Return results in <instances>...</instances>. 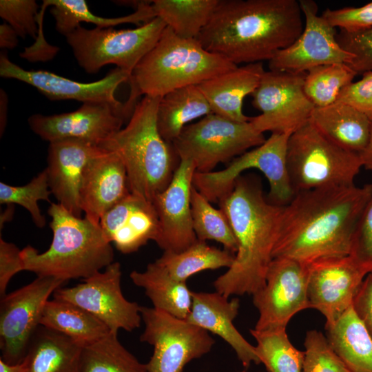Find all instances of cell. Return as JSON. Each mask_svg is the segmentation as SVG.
I'll list each match as a JSON object with an SVG mask.
<instances>
[{
	"instance_id": "obj_11",
	"label": "cell",
	"mask_w": 372,
	"mask_h": 372,
	"mask_svg": "<svg viewBox=\"0 0 372 372\" xmlns=\"http://www.w3.org/2000/svg\"><path fill=\"white\" fill-rule=\"evenodd\" d=\"M141 342L154 347L147 372H183L192 360L208 353L215 340L208 331L154 307H141Z\"/></svg>"
},
{
	"instance_id": "obj_25",
	"label": "cell",
	"mask_w": 372,
	"mask_h": 372,
	"mask_svg": "<svg viewBox=\"0 0 372 372\" xmlns=\"http://www.w3.org/2000/svg\"><path fill=\"white\" fill-rule=\"evenodd\" d=\"M265 72L262 62L248 63L198 85L212 113L238 121H249L242 111L244 99L257 88Z\"/></svg>"
},
{
	"instance_id": "obj_34",
	"label": "cell",
	"mask_w": 372,
	"mask_h": 372,
	"mask_svg": "<svg viewBox=\"0 0 372 372\" xmlns=\"http://www.w3.org/2000/svg\"><path fill=\"white\" fill-rule=\"evenodd\" d=\"M219 0H153L156 17L176 35L196 39L208 23Z\"/></svg>"
},
{
	"instance_id": "obj_7",
	"label": "cell",
	"mask_w": 372,
	"mask_h": 372,
	"mask_svg": "<svg viewBox=\"0 0 372 372\" xmlns=\"http://www.w3.org/2000/svg\"><path fill=\"white\" fill-rule=\"evenodd\" d=\"M287 159L296 193L355 184L362 167L358 153L332 142L309 122L289 136Z\"/></svg>"
},
{
	"instance_id": "obj_26",
	"label": "cell",
	"mask_w": 372,
	"mask_h": 372,
	"mask_svg": "<svg viewBox=\"0 0 372 372\" xmlns=\"http://www.w3.org/2000/svg\"><path fill=\"white\" fill-rule=\"evenodd\" d=\"M309 122L332 142L360 154L367 144L372 120L350 105L335 102L315 107Z\"/></svg>"
},
{
	"instance_id": "obj_48",
	"label": "cell",
	"mask_w": 372,
	"mask_h": 372,
	"mask_svg": "<svg viewBox=\"0 0 372 372\" xmlns=\"http://www.w3.org/2000/svg\"><path fill=\"white\" fill-rule=\"evenodd\" d=\"M19 37L16 31L6 22L0 25V47L3 49L12 50L19 43Z\"/></svg>"
},
{
	"instance_id": "obj_49",
	"label": "cell",
	"mask_w": 372,
	"mask_h": 372,
	"mask_svg": "<svg viewBox=\"0 0 372 372\" xmlns=\"http://www.w3.org/2000/svg\"><path fill=\"white\" fill-rule=\"evenodd\" d=\"M0 372H29V361L25 355L24 359L17 364H10L0 358Z\"/></svg>"
},
{
	"instance_id": "obj_6",
	"label": "cell",
	"mask_w": 372,
	"mask_h": 372,
	"mask_svg": "<svg viewBox=\"0 0 372 372\" xmlns=\"http://www.w3.org/2000/svg\"><path fill=\"white\" fill-rule=\"evenodd\" d=\"M161 98L144 96L126 126L99 145L120 157L131 193L151 202L169 185L180 163L172 143L162 138L157 127Z\"/></svg>"
},
{
	"instance_id": "obj_8",
	"label": "cell",
	"mask_w": 372,
	"mask_h": 372,
	"mask_svg": "<svg viewBox=\"0 0 372 372\" xmlns=\"http://www.w3.org/2000/svg\"><path fill=\"white\" fill-rule=\"evenodd\" d=\"M166 27L156 17L133 29H87L80 25L65 37L78 64L87 73H97L103 66L113 64L132 74Z\"/></svg>"
},
{
	"instance_id": "obj_42",
	"label": "cell",
	"mask_w": 372,
	"mask_h": 372,
	"mask_svg": "<svg viewBox=\"0 0 372 372\" xmlns=\"http://www.w3.org/2000/svg\"><path fill=\"white\" fill-rule=\"evenodd\" d=\"M336 39L344 50L353 55L347 65L357 74L372 70V28L355 32L340 30Z\"/></svg>"
},
{
	"instance_id": "obj_52",
	"label": "cell",
	"mask_w": 372,
	"mask_h": 372,
	"mask_svg": "<svg viewBox=\"0 0 372 372\" xmlns=\"http://www.w3.org/2000/svg\"><path fill=\"white\" fill-rule=\"evenodd\" d=\"M8 208L3 212V214H1V219H0V226H1V230L2 229L3 225L5 224L6 222H8V220H11L14 214V205H8Z\"/></svg>"
},
{
	"instance_id": "obj_15",
	"label": "cell",
	"mask_w": 372,
	"mask_h": 372,
	"mask_svg": "<svg viewBox=\"0 0 372 372\" xmlns=\"http://www.w3.org/2000/svg\"><path fill=\"white\" fill-rule=\"evenodd\" d=\"M307 290V264L287 258H273L265 286L252 295L259 313L254 329L287 328L293 316L310 308Z\"/></svg>"
},
{
	"instance_id": "obj_33",
	"label": "cell",
	"mask_w": 372,
	"mask_h": 372,
	"mask_svg": "<svg viewBox=\"0 0 372 372\" xmlns=\"http://www.w3.org/2000/svg\"><path fill=\"white\" fill-rule=\"evenodd\" d=\"M235 254L210 246L198 240L181 252L163 251L155 261L166 269L174 279L186 282L187 278L205 270L221 267L228 269L233 265Z\"/></svg>"
},
{
	"instance_id": "obj_41",
	"label": "cell",
	"mask_w": 372,
	"mask_h": 372,
	"mask_svg": "<svg viewBox=\"0 0 372 372\" xmlns=\"http://www.w3.org/2000/svg\"><path fill=\"white\" fill-rule=\"evenodd\" d=\"M39 6L34 0H1L0 16L23 39H36L41 30L37 21Z\"/></svg>"
},
{
	"instance_id": "obj_1",
	"label": "cell",
	"mask_w": 372,
	"mask_h": 372,
	"mask_svg": "<svg viewBox=\"0 0 372 372\" xmlns=\"http://www.w3.org/2000/svg\"><path fill=\"white\" fill-rule=\"evenodd\" d=\"M372 196V184L330 186L296 193L283 206L273 259L309 264L350 255L358 220Z\"/></svg>"
},
{
	"instance_id": "obj_50",
	"label": "cell",
	"mask_w": 372,
	"mask_h": 372,
	"mask_svg": "<svg viewBox=\"0 0 372 372\" xmlns=\"http://www.w3.org/2000/svg\"><path fill=\"white\" fill-rule=\"evenodd\" d=\"M362 167L372 171V122L369 140L365 148L359 154Z\"/></svg>"
},
{
	"instance_id": "obj_39",
	"label": "cell",
	"mask_w": 372,
	"mask_h": 372,
	"mask_svg": "<svg viewBox=\"0 0 372 372\" xmlns=\"http://www.w3.org/2000/svg\"><path fill=\"white\" fill-rule=\"evenodd\" d=\"M51 194L45 169L22 186L0 183V203L22 206L28 211L34 223L39 228L45 226V218L40 211L38 201L43 200L50 203Z\"/></svg>"
},
{
	"instance_id": "obj_30",
	"label": "cell",
	"mask_w": 372,
	"mask_h": 372,
	"mask_svg": "<svg viewBox=\"0 0 372 372\" xmlns=\"http://www.w3.org/2000/svg\"><path fill=\"white\" fill-rule=\"evenodd\" d=\"M43 3L51 6L50 12L55 20L56 30L64 37L74 32L81 22L91 23L102 28L123 23H133L138 27L156 17L152 1H138L135 12L114 18L93 14L85 0H44Z\"/></svg>"
},
{
	"instance_id": "obj_43",
	"label": "cell",
	"mask_w": 372,
	"mask_h": 372,
	"mask_svg": "<svg viewBox=\"0 0 372 372\" xmlns=\"http://www.w3.org/2000/svg\"><path fill=\"white\" fill-rule=\"evenodd\" d=\"M333 27L347 32L372 28V1L360 7L327 8L321 14Z\"/></svg>"
},
{
	"instance_id": "obj_37",
	"label": "cell",
	"mask_w": 372,
	"mask_h": 372,
	"mask_svg": "<svg viewBox=\"0 0 372 372\" xmlns=\"http://www.w3.org/2000/svg\"><path fill=\"white\" fill-rule=\"evenodd\" d=\"M190 204L193 229L197 239L215 240L221 243L225 249L236 254L237 240L223 211L214 208L194 185L191 189Z\"/></svg>"
},
{
	"instance_id": "obj_14",
	"label": "cell",
	"mask_w": 372,
	"mask_h": 372,
	"mask_svg": "<svg viewBox=\"0 0 372 372\" xmlns=\"http://www.w3.org/2000/svg\"><path fill=\"white\" fill-rule=\"evenodd\" d=\"M121 275V264L113 262L103 271L83 279V282L72 287H59L52 295L54 299L70 302L90 312L111 331H132L141 325V306L123 295Z\"/></svg>"
},
{
	"instance_id": "obj_35",
	"label": "cell",
	"mask_w": 372,
	"mask_h": 372,
	"mask_svg": "<svg viewBox=\"0 0 372 372\" xmlns=\"http://www.w3.org/2000/svg\"><path fill=\"white\" fill-rule=\"evenodd\" d=\"M118 333L108 335L83 347L78 372H147L141 363L118 339Z\"/></svg>"
},
{
	"instance_id": "obj_5",
	"label": "cell",
	"mask_w": 372,
	"mask_h": 372,
	"mask_svg": "<svg viewBox=\"0 0 372 372\" xmlns=\"http://www.w3.org/2000/svg\"><path fill=\"white\" fill-rule=\"evenodd\" d=\"M48 214L52 242L43 253L30 245L21 250L25 271L66 282L87 278L114 262L112 243L100 223L76 216L59 203H51Z\"/></svg>"
},
{
	"instance_id": "obj_44",
	"label": "cell",
	"mask_w": 372,
	"mask_h": 372,
	"mask_svg": "<svg viewBox=\"0 0 372 372\" xmlns=\"http://www.w3.org/2000/svg\"><path fill=\"white\" fill-rule=\"evenodd\" d=\"M350 256L372 272V196L355 229Z\"/></svg>"
},
{
	"instance_id": "obj_21",
	"label": "cell",
	"mask_w": 372,
	"mask_h": 372,
	"mask_svg": "<svg viewBox=\"0 0 372 372\" xmlns=\"http://www.w3.org/2000/svg\"><path fill=\"white\" fill-rule=\"evenodd\" d=\"M105 151L100 146L76 140L49 143L45 169L52 194L70 212L81 217L79 190L88 163Z\"/></svg>"
},
{
	"instance_id": "obj_19",
	"label": "cell",
	"mask_w": 372,
	"mask_h": 372,
	"mask_svg": "<svg viewBox=\"0 0 372 372\" xmlns=\"http://www.w3.org/2000/svg\"><path fill=\"white\" fill-rule=\"evenodd\" d=\"M121 112L107 103H83L76 110L53 115L35 114L28 118L32 132L49 143L76 140L99 146L121 129Z\"/></svg>"
},
{
	"instance_id": "obj_31",
	"label": "cell",
	"mask_w": 372,
	"mask_h": 372,
	"mask_svg": "<svg viewBox=\"0 0 372 372\" xmlns=\"http://www.w3.org/2000/svg\"><path fill=\"white\" fill-rule=\"evenodd\" d=\"M211 113L210 105L198 85L183 87L161 98L157 127L162 138L172 143L189 123Z\"/></svg>"
},
{
	"instance_id": "obj_28",
	"label": "cell",
	"mask_w": 372,
	"mask_h": 372,
	"mask_svg": "<svg viewBox=\"0 0 372 372\" xmlns=\"http://www.w3.org/2000/svg\"><path fill=\"white\" fill-rule=\"evenodd\" d=\"M130 277L135 285L144 289L154 308L180 319L187 318L191 310L192 291L186 282L172 278L156 261L148 264L143 271H132Z\"/></svg>"
},
{
	"instance_id": "obj_9",
	"label": "cell",
	"mask_w": 372,
	"mask_h": 372,
	"mask_svg": "<svg viewBox=\"0 0 372 372\" xmlns=\"http://www.w3.org/2000/svg\"><path fill=\"white\" fill-rule=\"evenodd\" d=\"M291 134L273 132L260 145L234 158L220 171L196 172L193 185L210 203L219 202L231 192L241 174L255 168L261 172L269 184L267 199L278 206H285L296 192L287 167V145Z\"/></svg>"
},
{
	"instance_id": "obj_22",
	"label": "cell",
	"mask_w": 372,
	"mask_h": 372,
	"mask_svg": "<svg viewBox=\"0 0 372 372\" xmlns=\"http://www.w3.org/2000/svg\"><path fill=\"white\" fill-rule=\"evenodd\" d=\"M130 194L126 168L116 153L105 150L88 163L79 190L85 217L99 224L104 214Z\"/></svg>"
},
{
	"instance_id": "obj_46",
	"label": "cell",
	"mask_w": 372,
	"mask_h": 372,
	"mask_svg": "<svg viewBox=\"0 0 372 372\" xmlns=\"http://www.w3.org/2000/svg\"><path fill=\"white\" fill-rule=\"evenodd\" d=\"M24 271L21 250L14 244L6 242L0 236V295L6 293L11 278L18 272Z\"/></svg>"
},
{
	"instance_id": "obj_38",
	"label": "cell",
	"mask_w": 372,
	"mask_h": 372,
	"mask_svg": "<svg viewBox=\"0 0 372 372\" xmlns=\"http://www.w3.org/2000/svg\"><path fill=\"white\" fill-rule=\"evenodd\" d=\"M356 75L344 63L315 67L306 72L304 91L316 107H326L337 101L341 91Z\"/></svg>"
},
{
	"instance_id": "obj_47",
	"label": "cell",
	"mask_w": 372,
	"mask_h": 372,
	"mask_svg": "<svg viewBox=\"0 0 372 372\" xmlns=\"http://www.w3.org/2000/svg\"><path fill=\"white\" fill-rule=\"evenodd\" d=\"M353 307L372 336V272L364 278L355 297Z\"/></svg>"
},
{
	"instance_id": "obj_29",
	"label": "cell",
	"mask_w": 372,
	"mask_h": 372,
	"mask_svg": "<svg viewBox=\"0 0 372 372\" xmlns=\"http://www.w3.org/2000/svg\"><path fill=\"white\" fill-rule=\"evenodd\" d=\"M83 347L67 335L40 325L26 354L29 372H78Z\"/></svg>"
},
{
	"instance_id": "obj_36",
	"label": "cell",
	"mask_w": 372,
	"mask_h": 372,
	"mask_svg": "<svg viewBox=\"0 0 372 372\" xmlns=\"http://www.w3.org/2000/svg\"><path fill=\"white\" fill-rule=\"evenodd\" d=\"M256 353L268 372H302L304 352L290 342L286 328L251 329Z\"/></svg>"
},
{
	"instance_id": "obj_12",
	"label": "cell",
	"mask_w": 372,
	"mask_h": 372,
	"mask_svg": "<svg viewBox=\"0 0 372 372\" xmlns=\"http://www.w3.org/2000/svg\"><path fill=\"white\" fill-rule=\"evenodd\" d=\"M305 74L263 73L251 94L252 105L261 112L249 121L256 130L291 134L309 121L315 106L304 91Z\"/></svg>"
},
{
	"instance_id": "obj_13",
	"label": "cell",
	"mask_w": 372,
	"mask_h": 372,
	"mask_svg": "<svg viewBox=\"0 0 372 372\" xmlns=\"http://www.w3.org/2000/svg\"><path fill=\"white\" fill-rule=\"evenodd\" d=\"M65 282L37 276L30 283L1 296L0 302L1 359L14 364L25 357L30 342L40 326L48 298Z\"/></svg>"
},
{
	"instance_id": "obj_45",
	"label": "cell",
	"mask_w": 372,
	"mask_h": 372,
	"mask_svg": "<svg viewBox=\"0 0 372 372\" xmlns=\"http://www.w3.org/2000/svg\"><path fill=\"white\" fill-rule=\"evenodd\" d=\"M340 92L336 102L347 103L366 114L372 120V70L362 74Z\"/></svg>"
},
{
	"instance_id": "obj_18",
	"label": "cell",
	"mask_w": 372,
	"mask_h": 372,
	"mask_svg": "<svg viewBox=\"0 0 372 372\" xmlns=\"http://www.w3.org/2000/svg\"><path fill=\"white\" fill-rule=\"evenodd\" d=\"M307 265L310 308L320 311L326 324H331L353 306L369 271L350 255L321 258Z\"/></svg>"
},
{
	"instance_id": "obj_16",
	"label": "cell",
	"mask_w": 372,
	"mask_h": 372,
	"mask_svg": "<svg viewBox=\"0 0 372 372\" xmlns=\"http://www.w3.org/2000/svg\"><path fill=\"white\" fill-rule=\"evenodd\" d=\"M304 28L289 46L277 52L269 61V70L306 73L315 67L349 64L353 55L344 50L337 41L336 30L322 15L313 0H300Z\"/></svg>"
},
{
	"instance_id": "obj_20",
	"label": "cell",
	"mask_w": 372,
	"mask_h": 372,
	"mask_svg": "<svg viewBox=\"0 0 372 372\" xmlns=\"http://www.w3.org/2000/svg\"><path fill=\"white\" fill-rule=\"evenodd\" d=\"M195 172L193 162L180 160L170 183L152 201L158 219L154 242L164 251L181 252L197 240L190 204Z\"/></svg>"
},
{
	"instance_id": "obj_23",
	"label": "cell",
	"mask_w": 372,
	"mask_h": 372,
	"mask_svg": "<svg viewBox=\"0 0 372 372\" xmlns=\"http://www.w3.org/2000/svg\"><path fill=\"white\" fill-rule=\"evenodd\" d=\"M99 223L107 240L123 254L154 241L158 231L152 202L132 193L106 211Z\"/></svg>"
},
{
	"instance_id": "obj_24",
	"label": "cell",
	"mask_w": 372,
	"mask_h": 372,
	"mask_svg": "<svg viewBox=\"0 0 372 372\" xmlns=\"http://www.w3.org/2000/svg\"><path fill=\"white\" fill-rule=\"evenodd\" d=\"M192 294L191 310L185 320L224 340L234 349L245 370L251 363L260 364L255 347L247 342L234 324L240 307L238 298L229 300L217 291H192Z\"/></svg>"
},
{
	"instance_id": "obj_10",
	"label": "cell",
	"mask_w": 372,
	"mask_h": 372,
	"mask_svg": "<svg viewBox=\"0 0 372 372\" xmlns=\"http://www.w3.org/2000/svg\"><path fill=\"white\" fill-rule=\"evenodd\" d=\"M265 140L264 133L250 121H234L211 113L186 125L172 145L180 160L191 161L196 172L207 173Z\"/></svg>"
},
{
	"instance_id": "obj_4",
	"label": "cell",
	"mask_w": 372,
	"mask_h": 372,
	"mask_svg": "<svg viewBox=\"0 0 372 372\" xmlns=\"http://www.w3.org/2000/svg\"><path fill=\"white\" fill-rule=\"evenodd\" d=\"M238 65L205 50L196 39H184L166 27L155 46L134 69L124 103L131 116L141 96L162 97L189 85H198Z\"/></svg>"
},
{
	"instance_id": "obj_3",
	"label": "cell",
	"mask_w": 372,
	"mask_h": 372,
	"mask_svg": "<svg viewBox=\"0 0 372 372\" xmlns=\"http://www.w3.org/2000/svg\"><path fill=\"white\" fill-rule=\"evenodd\" d=\"M238 242L233 265L214 282L216 291L231 296L253 295L265 285L276 245L283 206L265 197L260 179L240 175L231 192L218 202Z\"/></svg>"
},
{
	"instance_id": "obj_27",
	"label": "cell",
	"mask_w": 372,
	"mask_h": 372,
	"mask_svg": "<svg viewBox=\"0 0 372 372\" xmlns=\"http://www.w3.org/2000/svg\"><path fill=\"white\" fill-rule=\"evenodd\" d=\"M325 329L329 343L351 372H372V336L353 306Z\"/></svg>"
},
{
	"instance_id": "obj_2",
	"label": "cell",
	"mask_w": 372,
	"mask_h": 372,
	"mask_svg": "<svg viewBox=\"0 0 372 372\" xmlns=\"http://www.w3.org/2000/svg\"><path fill=\"white\" fill-rule=\"evenodd\" d=\"M296 0H219L196 39L238 65L269 61L304 28Z\"/></svg>"
},
{
	"instance_id": "obj_40",
	"label": "cell",
	"mask_w": 372,
	"mask_h": 372,
	"mask_svg": "<svg viewBox=\"0 0 372 372\" xmlns=\"http://www.w3.org/2000/svg\"><path fill=\"white\" fill-rule=\"evenodd\" d=\"M304 345L302 372H351L320 331H308Z\"/></svg>"
},
{
	"instance_id": "obj_32",
	"label": "cell",
	"mask_w": 372,
	"mask_h": 372,
	"mask_svg": "<svg viewBox=\"0 0 372 372\" xmlns=\"http://www.w3.org/2000/svg\"><path fill=\"white\" fill-rule=\"evenodd\" d=\"M40 325L72 338L83 347L98 341L111 331L90 312L68 302L53 299L45 303Z\"/></svg>"
},
{
	"instance_id": "obj_51",
	"label": "cell",
	"mask_w": 372,
	"mask_h": 372,
	"mask_svg": "<svg viewBox=\"0 0 372 372\" xmlns=\"http://www.w3.org/2000/svg\"><path fill=\"white\" fill-rule=\"evenodd\" d=\"M8 99L3 90H1V114H0V131L1 136L5 130L7 121Z\"/></svg>"
},
{
	"instance_id": "obj_17",
	"label": "cell",
	"mask_w": 372,
	"mask_h": 372,
	"mask_svg": "<svg viewBox=\"0 0 372 372\" xmlns=\"http://www.w3.org/2000/svg\"><path fill=\"white\" fill-rule=\"evenodd\" d=\"M0 76L29 84L52 101L69 99L83 103L110 104L121 112L124 120L129 119L124 103L116 99L115 92L121 84L129 81L131 74L118 68L99 81L81 83L46 70H25L12 62L6 52H1Z\"/></svg>"
}]
</instances>
